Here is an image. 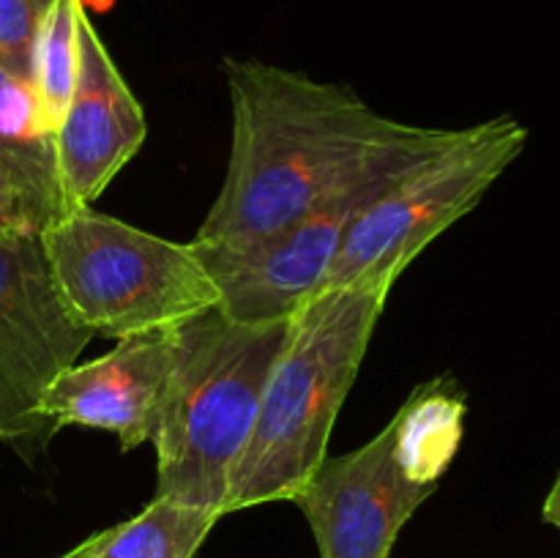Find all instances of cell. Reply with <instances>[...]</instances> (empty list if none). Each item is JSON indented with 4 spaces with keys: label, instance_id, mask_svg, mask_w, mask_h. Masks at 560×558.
<instances>
[{
    "label": "cell",
    "instance_id": "6da1fadb",
    "mask_svg": "<svg viewBox=\"0 0 560 558\" xmlns=\"http://www.w3.org/2000/svg\"><path fill=\"white\" fill-rule=\"evenodd\" d=\"M224 80L230 156L195 235L202 241L273 233L342 191L413 167L459 131L386 118L350 85L262 60L224 58Z\"/></svg>",
    "mask_w": 560,
    "mask_h": 558
},
{
    "label": "cell",
    "instance_id": "7a4b0ae2",
    "mask_svg": "<svg viewBox=\"0 0 560 558\" xmlns=\"http://www.w3.org/2000/svg\"><path fill=\"white\" fill-rule=\"evenodd\" d=\"M392 290L328 288L290 315L224 514L293 501L328 457L334 425Z\"/></svg>",
    "mask_w": 560,
    "mask_h": 558
},
{
    "label": "cell",
    "instance_id": "3957f363",
    "mask_svg": "<svg viewBox=\"0 0 560 558\" xmlns=\"http://www.w3.org/2000/svg\"><path fill=\"white\" fill-rule=\"evenodd\" d=\"M290 317L241 323L219 306L178 326V353L159 408L156 496L217 509L249 443Z\"/></svg>",
    "mask_w": 560,
    "mask_h": 558
},
{
    "label": "cell",
    "instance_id": "277c9868",
    "mask_svg": "<svg viewBox=\"0 0 560 558\" xmlns=\"http://www.w3.org/2000/svg\"><path fill=\"white\" fill-rule=\"evenodd\" d=\"M38 235L60 304L93 337L162 332L219 306L191 241L162 239L91 206L52 219Z\"/></svg>",
    "mask_w": 560,
    "mask_h": 558
},
{
    "label": "cell",
    "instance_id": "5b68a950",
    "mask_svg": "<svg viewBox=\"0 0 560 558\" xmlns=\"http://www.w3.org/2000/svg\"><path fill=\"white\" fill-rule=\"evenodd\" d=\"M525 142L528 129L501 115L463 126L446 148L386 181L345 230L323 290H392L438 235L479 206Z\"/></svg>",
    "mask_w": 560,
    "mask_h": 558
},
{
    "label": "cell",
    "instance_id": "8992f818",
    "mask_svg": "<svg viewBox=\"0 0 560 558\" xmlns=\"http://www.w3.org/2000/svg\"><path fill=\"white\" fill-rule=\"evenodd\" d=\"M93 334L69 317L52 284L42 235L0 228V438L38 441L49 383L80 361Z\"/></svg>",
    "mask_w": 560,
    "mask_h": 558
},
{
    "label": "cell",
    "instance_id": "52a82bcc",
    "mask_svg": "<svg viewBox=\"0 0 560 558\" xmlns=\"http://www.w3.org/2000/svg\"><path fill=\"white\" fill-rule=\"evenodd\" d=\"M394 175L342 191L306 217L257 239H191L219 290V310L241 323L284 321L293 315L320 293L348 224Z\"/></svg>",
    "mask_w": 560,
    "mask_h": 558
},
{
    "label": "cell",
    "instance_id": "ba28073f",
    "mask_svg": "<svg viewBox=\"0 0 560 558\" xmlns=\"http://www.w3.org/2000/svg\"><path fill=\"white\" fill-rule=\"evenodd\" d=\"M435 490L405 474L386 425L364 446L323 460L293 503L320 558H388L399 531Z\"/></svg>",
    "mask_w": 560,
    "mask_h": 558
},
{
    "label": "cell",
    "instance_id": "9c48e42d",
    "mask_svg": "<svg viewBox=\"0 0 560 558\" xmlns=\"http://www.w3.org/2000/svg\"><path fill=\"white\" fill-rule=\"evenodd\" d=\"M145 137L142 104L82 9L74 91L55 131L66 213L98 200L115 175L135 159Z\"/></svg>",
    "mask_w": 560,
    "mask_h": 558
},
{
    "label": "cell",
    "instance_id": "30bf717a",
    "mask_svg": "<svg viewBox=\"0 0 560 558\" xmlns=\"http://www.w3.org/2000/svg\"><path fill=\"white\" fill-rule=\"evenodd\" d=\"M175 353L178 326L118 339L109 353L66 367L44 392L38 414L49 432L93 427L113 432L120 449L131 452L156 432Z\"/></svg>",
    "mask_w": 560,
    "mask_h": 558
},
{
    "label": "cell",
    "instance_id": "8fae6325",
    "mask_svg": "<svg viewBox=\"0 0 560 558\" xmlns=\"http://www.w3.org/2000/svg\"><path fill=\"white\" fill-rule=\"evenodd\" d=\"M0 164L20 186L38 228L63 217L55 131L44 120L31 82L0 63Z\"/></svg>",
    "mask_w": 560,
    "mask_h": 558
},
{
    "label": "cell",
    "instance_id": "7c38bea8",
    "mask_svg": "<svg viewBox=\"0 0 560 558\" xmlns=\"http://www.w3.org/2000/svg\"><path fill=\"white\" fill-rule=\"evenodd\" d=\"M465 394L448 377L421 383L388 427L394 454L419 485L438 487L463 441Z\"/></svg>",
    "mask_w": 560,
    "mask_h": 558
},
{
    "label": "cell",
    "instance_id": "4fadbf2b",
    "mask_svg": "<svg viewBox=\"0 0 560 558\" xmlns=\"http://www.w3.org/2000/svg\"><path fill=\"white\" fill-rule=\"evenodd\" d=\"M219 520L217 509L153 496L135 518L88 536V545L102 558H195Z\"/></svg>",
    "mask_w": 560,
    "mask_h": 558
},
{
    "label": "cell",
    "instance_id": "5bb4252c",
    "mask_svg": "<svg viewBox=\"0 0 560 558\" xmlns=\"http://www.w3.org/2000/svg\"><path fill=\"white\" fill-rule=\"evenodd\" d=\"M82 9H85L82 0H55L33 44L31 88L52 131H58L74 91Z\"/></svg>",
    "mask_w": 560,
    "mask_h": 558
},
{
    "label": "cell",
    "instance_id": "9a60e30c",
    "mask_svg": "<svg viewBox=\"0 0 560 558\" xmlns=\"http://www.w3.org/2000/svg\"><path fill=\"white\" fill-rule=\"evenodd\" d=\"M55 0H0V63L31 82L36 33Z\"/></svg>",
    "mask_w": 560,
    "mask_h": 558
},
{
    "label": "cell",
    "instance_id": "2e32d148",
    "mask_svg": "<svg viewBox=\"0 0 560 558\" xmlns=\"http://www.w3.org/2000/svg\"><path fill=\"white\" fill-rule=\"evenodd\" d=\"M0 228H25L42 233L25 197H22L20 186L14 184V178H11L3 164H0Z\"/></svg>",
    "mask_w": 560,
    "mask_h": 558
},
{
    "label": "cell",
    "instance_id": "e0dca14e",
    "mask_svg": "<svg viewBox=\"0 0 560 558\" xmlns=\"http://www.w3.org/2000/svg\"><path fill=\"white\" fill-rule=\"evenodd\" d=\"M541 514H545L547 523L556 525V528H560V474H558L556 485H552L550 496H547L545 509H541Z\"/></svg>",
    "mask_w": 560,
    "mask_h": 558
},
{
    "label": "cell",
    "instance_id": "ac0fdd59",
    "mask_svg": "<svg viewBox=\"0 0 560 558\" xmlns=\"http://www.w3.org/2000/svg\"><path fill=\"white\" fill-rule=\"evenodd\" d=\"M58 558H102V556H98V553L93 550V547L88 545V539H85V542H80V545L71 547L69 553H63V556H58Z\"/></svg>",
    "mask_w": 560,
    "mask_h": 558
}]
</instances>
